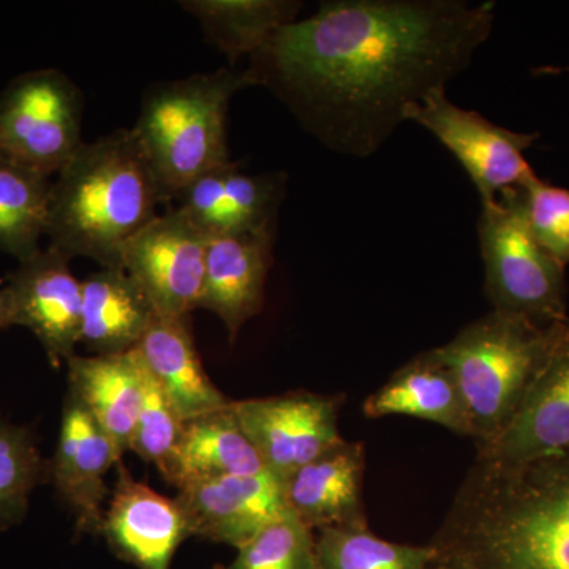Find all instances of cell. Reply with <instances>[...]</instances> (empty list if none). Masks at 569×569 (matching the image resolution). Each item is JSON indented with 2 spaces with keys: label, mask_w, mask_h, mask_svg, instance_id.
I'll return each mask as SVG.
<instances>
[{
  "label": "cell",
  "mask_w": 569,
  "mask_h": 569,
  "mask_svg": "<svg viewBox=\"0 0 569 569\" xmlns=\"http://www.w3.org/2000/svg\"><path fill=\"white\" fill-rule=\"evenodd\" d=\"M496 3L337 0L284 26L250 61L326 148L372 156L411 104L470 66L492 32Z\"/></svg>",
  "instance_id": "6da1fadb"
},
{
  "label": "cell",
  "mask_w": 569,
  "mask_h": 569,
  "mask_svg": "<svg viewBox=\"0 0 569 569\" xmlns=\"http://www.w3.org/2000/svg\"><path fill=\"white\" fill-rule=\"evenodd\" d=\"M430 546L455 569H569V447L475 460Z\"/></svg>",
  "instance_id": "7a4b0ae2"
},
{
  "label": "cell",
  "mask_w": 569,
  "mask_h": 569,
  "mask_svg": "<svg viewBox=\"0 0 569 569\" xmlns=\"http://www.w3.org/2000/svg\"><path fill=\"white\" fill-rule=\"evenodd\" d=\"M51 183L47 238L69 258L121 268L123 247L164 203L140 141L119 129L82 144Z\"/></svg>",
  "instance_id": "3957f363"
},
{
  "label": "cell",
  "mask_w": 569,
  "mask_h": 569,
  "mask_svg": "<svg viewBox=\"0 0 569 569\" xmlns=\"http://www.w3.org/2000/svg\"><path fill=\"white\" fill-rule=\"evenodd\" d=\"M568 332L569 318L541 326L492 310L436 348L456 378L478 449L507 429Z\"/></svg>",
  "instance_id": "277c9868"
},
{
  "label": "cell",
  "mask_w": 569,
  "mask_h": 569,
  "mask_svg": "<svg viewBox=\"0 0 569 569\" xmlns=\"http://www.w3.org/2000/svg\"><path fill=\"white\" fill-rule=\"evenodd\" d=\"M254 86L249 70L220 69L159 82L142 99L133 133L159 181L164 203L200 176L230 163L231 97Z\"/></svg>",
  "instance_id": "5b68a950"
},
{
  "label": "cell",
  "mask_w": 569,
  "mask_h": 569,
  "mask_svg": "<svg viewBox=\"0 0 569 569\" xmlns=\"http://www.w3.org/2000/svg\"><path fill=\"white\" fill-rule=\"evenodd\" d=\"M478 236L493 310L541 326L568 320L565 266L530 233L518 187L482 204Z\"/></svg>",
  "instance_id": "8992f818"
},
{
  "label": "cell",
  "mask_w": 569,
  "mask_h": 569,
  "mask_svg": "<svg viewBox=\"0 0 569 569\" xmlns=\"http://www.w3.org/2000/svg\"><path fill=\"white\" fill-rule=\"evenodd\" d=\"M84 97L58 69L18 74L0 92V157L44 178L82 148Z\"/></svg>",
  "instance_id": "52a82bcc"
},
{
  "label": "cell",
  "mask_w": 569,
  "mask_h": 569,
  "mask_svg": "<svg viewBox=\"0 0 569 569\" xmlns=\"http://www.w3.org/2000/svg\"><path fill=\"white\" fill-rule=\"evenodd\" d=\"M407 121L425 127L451 151L477 187L481 204L492 203L535 174L523 152L535 144L538 133L512 132L477 111L463 110L448 99L447 89L411 104Z\"/></svg>",
  "instance_id": "ba28073f"
},
{
  "label": "cell",
  "mask_w": 569,
  "mask_h": 569,
  "mask_svg": "<svg viewBox=\"0 0 569 569\" xmlns=\"http://www.w3.org/2000/svg\"><path fill=\"white\" fill-rule=\"evenodd\" d=\"M346 397L309 391L233 400L234 417L269 473L280 481L343 441L339 411Z\"/></svg>",
  "instance_id": "9c48e42d"
},
{
  "label": "cell",
  "mask_w": 569,
  "mask_h": 569,
  "mask_svg": "<svg viewBox=\"0 0 569 569\" xmlns=\"http://www.w3.org/2000/svg\"><path fill=\"white\" fill-rule=\"evenodd\" d=\"M208 239L181 209L171 208L123 247L121 268L140 284L157 316L183 318L198 309Z\"/></svg>",
  "instance_id": "30bf717a"
},
{
  "label": "cell",
  "mask_w": 569,
  "mask_h": 569,
  "mask_svg": "<svg viewBox=\"0 0 569 569\" xmlns=\"http://www.w3.org/2000/svg\"><path fill=\"white\" fill-rule=\"evenodd\" d=\"M70 260L48 246L7 276L13 326L28 328L54 367L69 362L81 340L82 284Z\"/></svg>",
  "instance_id": "8fae6325"
},
{
  "label": "cell",
  "mask_w": 569,
  "mask_h": 569,
  "mask_svg": "<svg viewBox=\"0 0 569 569\" xmlns=\"http://www.w3.org/2000/svg\"><path fill=\"white\" fill-rule=\"evenodd\" d=\"M116 468L100 535L119 559L138 569H170L176 550L192 537L186 512L176 498L137 481L122 460Z\"/></svg>",
  "instance_id": "7c38bea8"
},
{
  "label": "cell",
  "mask_w": 569,
  "mask_h": 569,
  "mask_svg": "<svg viewBox=\"0 0 569 569\" xmlns=\"http://www.w3.org/2000/svg\"><path fill=\"white\" fill-rule=\"evenodd\" d=\"M122 458L78 397L67 392L48 481L77 519L78 533L100 535L110 490L104 477Z\"/></svg>",
  "instance_id": "4fadbf2b"
},
{
  "label": "cell",
  "mask_w": 569,
  "mask_h": 569,
  "mask_svg": "<svg viewBox=\"0 0 569 569\" xmlns=\"http://www.w3.org/2000/svg\"><path fill=\"white\" fill-rule=\"evenodd\" d=\"M284 183L287 174H247L230 162L200 176L173 203L208 238L277 230Z\"/></svg>",
  "instance_id": "5bb4252c"
},
{
  "label": "cell",
  "mask_w": 569,
  "mask_h": 569,
  "mask_svg": "<svg viewBox=\"0 0 569 569\" xmlns=\"http://www.w3.org/2000/svg\"><path fill=\"white\" fill-rule=\"evenodd\" d=\"M176 500L186 512L192 537L236 549L288 511L282 481L269 471L186 486Z\"/></svg>",
  "instance_id": "9a60e30c"
},
{
  "label": "cell",
  "mask_w": 569,
  "mask_h": 569,
  "mask_svg": "<svg viewBox=\"0 0 569 569\" xmlns=\"http://www.w3.org/2000/svg\"><path fill=\"white\" fill-rule=\"evenodd\" d=\"M277 230L213 236L208 239L203 290L198 309L223 321L230 342L264 307Z\"/></svg>",
  "instance_id": "2e32d148"
},
{
  "label": "cell",
  "mask_w": 569,
  "mask_h": 569,
  "mask_svg": "<svg viewBox=\"0 0 569 569\" xmlns=\"http://www.w3.org/2000/svg\"><path fill=\"white\" fill-rule=\"evenodd\" d=\"M365 473V445L340 441L283 479L284 503L313 531L367 526L362 497Z\"/></svg>",
  "instance_id": "e0dca14e"
},
{
  "label": "cell",
  "mask_w": 569,
  "mask_h": 569,
  "mask_svg": "<svg viewBox=\"0 0 569 569\" xmlns=\"http://www.w3.org/2000/svg\"><path fill=\"white\" fill-rule=\"evenodd\" d=\"M569 447V332L541 370L507 429L478 449L479 460L527 462Z\"/></svg>",
  "instance_id": "ac0fdd59"
},
{
  "label": "cell",
  "mask_w": 569,
  "mask_h": 569,
  "mask_svg": "<svg viewBox=\"0 0 569 569\" xmlns=\"http://www.w3.org/2000/svg\"><path fill=\"white\" fill-rule=\"evenodd\" d=\"M134 350L183 421L230 406L206 373L192 318L157 316Z\"/></svg>",
  "instance_id": "d6986e66"
},
{
  "label": "cell",
  "mask_w": 569,
  "mask_h": 569,
  "mask_svg": "<svg viewBox=\"0 0 569 569\" xmlns=\"http://www.w3.org/2000/svg\"><path fill=\"white\" fill-rule=\"evenodd\" d=\"M67 366L69 392L88 408L122 458L130 452L142 402L144 366L140 355L137 350L122 355H74Z\"/></svg>",
  "instance_id": "ffe728a7"
},
{
  "label": "cell",
  "mask_w": 569,
  "mask_h": 569,
  "mask_svg": "<svg viewBox=\"0 0 569 569\" xmlns=\"http://www.w3.org/2000/svg\"><path fill=\"white\" fill-rule=\"evenodd\" d=\"M266 471L263 459L239 426L230 403L183 421L181 441L163 479L182 489L212 479L253 477Z\"/></svg>",
  "instance_id": "44dd1931"
},
{
  "label": "cell",
  "mask_w": 569,
  "mask_h": 569,
  "mask_svg": "<svg viewBox=\"0 0 569 569\" xmlns=\"http://www.w3.org/2000/svg\"><path fill=\"white\" fill-rule=\"evenodd\" d=\"M81 284L80 343L92 356L134 350L157 317L140 284L122 268H102Z\"/></svg>",
  "instance_id": "7402d4cb"
},
{
  "label": "cell",
  "mask_w": 569,
  "mask_h": 569,
  "mask_svg": "<svg viewBox=\"0 0 569 569\" xmlns=\"http://www.w3.org/2000/svg\"><path fill=\"white\" fill-rule=\"evenodd\" d=\"M367 418L411 417L436 422L470 438L467 411L449 367L433 350L425 351L400 367L391 378L367 397Z\"/></svg>",
  "instance_id": "603a6c76"
},
{
  "label": "cell",
  "mask_w": 569,
  "mask_h": 569,
  "mask_svg": "<svg viewBox=\"0 0 569 569\" xmlns=\"http://www.w3.org/2000/svg\"><path fill=\"white\" fill-rule=\"evenodd\" d=\"M179 6L197 18L206 40L238 61L252 58L280 29L296 21L299 2L288 0H182Z\"/></svg>",
  "instance_id": "cb8c5ba5"
},
{
  "label": "cell",
  "mask_w": 569,
  "mask_h": 569,
  "mask_svg": "<svg viewBox=\"0 0 569 569\" xmlns=\"http://www.w3.org/2000/svg\"><path fill=\"white\" fill-rule=\"evenodd\" d=\"M50 178L0 157V250L26 260L47 236Z\"/></svg>",
  "instance_id": "d4e9b609"
},
{
  "label": "cell",
  "mask_w": 569,
  "mask_h": 569,
  "mask_svg": "<svg viewBox=\"0 0 569 569\" xmlns=\"http://www.w3.org/2000/svg\"><path fill=\"white\" fill-rule=\"evenodd\" d=\"M316 552L318 569H429L437 560L432 546L397 545L369 526L318 530Z\"/></svg>",
  "instance_id": "484cf974"
},
{
  "label": "cell",
  "mask_w": 569,
  "mask_h": 569,
  "mask_svg": "<svg viewBox=\"0 0 569 569\" xmlns=\"http://www.w3.org/2000/svg\"><path fill=\"white\" fill-rule=\"evenodd\" d=\"M50 462L41 458L31 427L0 417V531L20 526L33 490L48 482Z\"/></svg>",
  "instance_id": "4316f807"
},
{
  "label": "cell",
  "mask_w": 569,
  "mask_h": 569,
  "mask_svg": "<svg viewBox=\"0 0 569 569\" xmlns=\"http://www.w3.org/2000/svg\"><path fill=\"white\" fill-rule=\"evenodd\" d=\"M222 569H318L316 533L288 509L241 546Z\"/></svg>",
  "instance_id": "83f0119b"
},
{
  "label": "cell",
  "mask_w": 569,
  "mask_h": 569,
  "mask_svg": "<svg viewBox=\"0 0 569 569\" xmlns=\"http://www.w3.org/2000/svg\"><path fill=\"white\" fill-rule=\"evenodd\" d=\"M182 429L181 415L144 366L142 402L130 440V451L156 466L164 478L181 441Z\"/></svg>",
  "instance_id": "f1b7e54d"
},
{
  "label": "cell",
  "mask_w": 569,
  "mask_h": 569,
  "mask_svg": "<svg viewBox=\"0 0 569 569\" xmlns=\"http://www.w3.org/2000/svg\"><path fill=\"white\" fill-rule=\"evenodd\" d=\"M530 233L561 266L569 264V189L542 181L537 174L518 187Z\"/></svg>",
  "instance_id": "f546056e"
},
{
  "label": "cell",
  "mask_w": 569,
  "mask_h": 569,
  "mask_svg": "<svg viewBox=\"0 0 569 569\" xmlns=\"http://www.w3.org/2000/svg\"><path fill=\"white\" fill-rule=\"evenodd\" d=\"M13 326V309H11V298L6 284L0 287V329L11 328Z\"/></svg>",
  "instance_id": "4dcf8cb0"
},
{
  "label": "cell",
  "mask_w": 569,
  "mask_h": 569,
  "mask_svg": "<svg viewBox=\"0 0 569 569\" xmlns=\"http://www.w3.org/2000/svg\"><path fill=\"white\" fill-rule=\"evenodd\" d=\"M429 569H455V568H451V567H447V565H441V563H433L432 567H430Z\"/></svg>",
  "instance_id": "1f68e13d"
},
{
  "label": "cell",
  "mask_w": 569,
  "mask_h": 569,
  "mask_svg": "<svg viewBox=\"0 0 569 569\" xmlns=\"http://www.w3.org/2000/svg\"><path fill=\"white\" fill-rule=\"evenodd\" d=\"M569 70V69H568Z\"/></svg>",
  "instance_id": "d6a6232c"
}]
</instances>
